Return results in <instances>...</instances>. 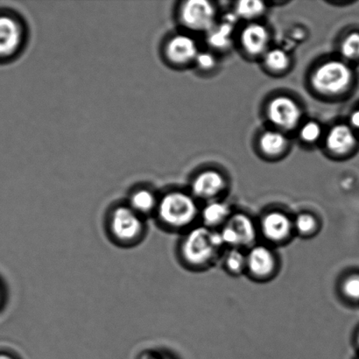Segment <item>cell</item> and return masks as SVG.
I'll list each match as a JSON object with an SVG mask.
<instances>
[{
	"label": "cell",
	"instance_id": "1",
	"mask_svg": "<svg viewBox=\"0 0 359 359\" xmlns=\"http://www.w3.org/2000/svg\"><path fill=\"white\" fill-rule=\"evenodd\" d=\"M358 76L354 65L342 58L320 62L309 76V86L318 96L340 100L349 97L356 89Z\"/></svg>",
	"mask_w": 359,
	"mask_h": 359
},
{
	"label": "cell",
	"instance_id": "2",
	"mask_svg": "<svg viewBox=\"0 0 359 359\" xmlns=\"http://www.w3.org/2000/svg\"><path fill=\"white\" fill-rule=\"evenodd\" d=\"M224 246L219 232L207 226L192 229L183 238L181 255L192 266H203L213 262Z\"/></svg>",
	"mask_w": 359,
	"mask_h": 359
},
{
	"label": "cell",
	"instance_id": "3",
	"mask_svg": "<svg viewBox=\"0 0 359 359\" xmlns=\"http://www.w3.org/2000/svg\"><path fill=\"white\" fill-rule=\"evenodd\" d=\"M198 212L196 198L191 194L172 191L159 200L156 214L163 226L181 230L193 224Z\"/></svg>",
	"mask_w": 359,
	"mask_h": 359
},
{
	"label": "cell",
	"instance_id": "4",
	"mask_svg": "<svg viewBox=\"0 0 359 359\" xmlns=\"http://www.w3.org/2000/svg\"><path fill=\"white\" fill-rule=\"evenodd\" d=\"M107 226L111 238L121 245L138 243L146 231L145 218L128 205L118 206L112 210Z\"/></svg>",
	"mask_w": 359,
	"mask_h": 359
},
{
	"label": "cell",
	"instance_id": "5",
	"mask_svg": "<svg viewBox=\"0 0 359 359\" xmlns=\"http://www.w3.org/2000/svg\"><path fill=\"white\" fill-rule=\"evenodd\" d=\"M265 114L273 129L285 133L297 131L304 119V109L287 95H277L267 102Z\"/></svg>",
	"mask_w": 359,
	"mask_h": 359
},
{
	"label": "cell",
	"instance_id": "6",
	"mask_svg": "<svg viewBox=\"0 0 359 359\" xmlns=\"http://www.w3.org/2000/svg\"><path fill=\"white\" fill-rule=\"evenodd\" d=\"M323 142L327 154L335 159H349L359 151V136L347 121L333 125Z\"/></svg>",
	"mask_w": 359,
	"mask_h": 359
},
{
	"label": "cell",
	"instance_id": "7",
	"mask_svg": "<svg viewBox=\"0 0 359 359\" xmlns=\"http://www.w3.org/2000/svg\"><path fill=\"white\" fill-rule=\"evenodd\" d=\"M180 20L189 30L208 34L217 24V9L207 0H189L180 9Z\"/></svg>",
	"mask_w": 359,
	"mask_h": 359
},
{
	"label": "cell",
	"instance_id": "8",
	"mask_svg": "<svg viewBox=\"0 0 359 359\" xmlns=\"http://www.w3.org/2000/svg\"><path fill=\"white\" fill-rule=\"evenodd\" d=\"M224 245L242 248L252 245L257 237V230L252 218L243 213L231 214L219 232Z\"/></svg>",
	"mask_w": 359,
	"mask_h": 359
},
{
	"label": "cell",
	"instance_id": "9",
	"mask_svg": "<svg viewBox=\"0 0 359 359\" xmlns=\"http://www.w3.org/2000/svg\"><path fill=\"white\" fill-rule=\"evenodd\" d=\"M270 41L269 28L259 21L246 24L239 33V45L248 57L262 58L270 48Z\"/></svg>",
	"mask_w": 359,
	"mask_h": 359
},
{
	"label": "cell",
	"instance_id": "10",
	"mask_svg": "<svg viewBox=\"0 0 359 359\" xmlns=\"http://www.w3.org/2000/svg\"><path fill=\"white\" fill-rule=\"evenodd\" d=\"M227 188V180L220 171L209 168L203 170L194 178L191 183V195L195 198L208 202L217 200Z\"/></svg>",
	"mask_w": 359,
	"mask_h": 359
},
{
	"label": "cell",
	"instance_id": "11",
	"mask_svg": "<svg viewBox=\"0 0 359 359\" xmlns=\"http://www.w3.org/2000/svg\"><path fill=\"white\" fill-rule=\"evenodd\" d=\"M200 49L196 41L189 35H175L168 41L166 55L175 65L185 66L195 62Z\"/></svg>",
	"mask_w": 359,
	"mask_h": 359
},
{
	"label": "cell",
	"instance_id": "12",
	"mask_svg": "<svg viewBox=\"0 0 359 359\" xmlns=\"http://www.w3.org/2000/svg\"><path fill=\"white\" fill-rule=\"evenodd\" d=\"M257 147L260 154L266 159H280L290 149V140L287 133L273 128L266 129L260 133Z\"/></svg>",
	"mask_w": 359,
	"mask_h": 359
},
{
	"label": "cell",
	"instance_id": "13",
	"mask_svg": "<svg viewBox=\"0 0 359 359\" xmlns=\"http://www.w3.org/2000/svg\"><path fill=\"white\" fill-rule=\"evenodd\" d=\"M294 224L286 214L280 211H270L263 217L260 223L264 237L272 242H281L290 237Z\"/></svg>",
	"mask_w": 359,
	"mask_h": 359
},
{
	"label": "cell",
	"instance_id": "14",
	"mask_svg": "<svg viewBox=\"0 0 359 359\" xmlns=\"http://www.w3.org/2000/svg\"><path fill=\"white\" fill-rule=\"evenodd\" d=\"M276 259L272 250L265 245H256L246 255V269L258 278L271 276L276 270Z\"/></svg>",
	"mask_w": 359,
	"mask_h": 359
},
{
	"label": "cell",
	"instance_id": "15",
	"mask_svg": "<svg viewBox=\"0 0 359 359\" xmlns=\"http://www.w3.org/2000/svg\"><path fill=\"white\" fill-rule=\"evenodd\" d=\"M21 38L20 24L12 18L0 17V57L13 55L20 47Z\"/></svg>",
	"mask_w": 359,
	"mask_h": 359
},
{
	"label": "cell",
	"instance_id": "16",
	"mask_svg": "<svg viewBox=\"0 0 359 359\" xmlns=\"http://www.w3.org/2000/svg\"><path fill=\"white\" fill-rule=\"evenodd\" d=\"M262 65L267 72L279 76L286 73L292 66V57L280 48H269L262 57Z\"/></svg>",
	"mask_w": 359,
	"mask_h": 359
},
{
	"label": "cell",
	"instance_id": "17",
	"mask_svg": "<svg viewBox=\"0 0 359 359\" xmlns=\"http://www.w3.org/2000/svg\"><path fill=\"white\" fill-rule=\"evenodd\" d=\"M231 216L230 206L217 199L208 202L202 210L204 224L209 228L224 225Z\"/></svg>",
	"mask_w": 359,
	"mask_h": 359
},
{
	"label": "cell",
	"instance_id": "18",
	"mask_svg": "<svg viewBox=\"0 0 359 359\" xmlns=\"http://www.w3.org/2000/svg\"><path fill=\"white\" fill-rule=\"evenodd\" d=\"M159 200L149 189H139L130 196L128 205L135 212L145 218L149 215L156 213Z\"/></svg>",
	"mask_w": 359,
	"mask_h": 359
},
{
	"label": "cell",
	"instance_id": "19",
	"mask_svg": "<svg viewBox=\"0 0 359 359\" xmlns=\"http://www.w3.org/2000/svg\"><path fill=\"white\" fill-rule=\"evenodd\" d=\"M266 11L265 2L259 0H241L235 4L234 15L239 20L248 21V23L255 22L265 15Z\"/></svg>",
	"mask_w": 359,
	"mask_h": 359
},
{
	"label": "cell",
	"instance_id": "20",
	"mask_svg": "<svg viewBox=\"0 0 359 359\" xmlns=\"http://www.w3.org/2000/svg\"><path fill=\"white\" fill-rule=\"evenodd\" d=\"M340 57L351 65L359 63V29H354L344 35L339 44Z\"/></svg>",
	"mask_w": 359,
	"mask_h": 359
},
{
	"label": "cell",
	"instance_id": "21",
	"mask_svg": "<svg viewBox=\"0 0 359 359\" xmlns=\"http://www.w3.org/2000/svg\"><path fill=\"white\" fill-rule=\"evenodd\" d=\"M299 140L306 146H315L323 142L325 133L318 121H308L302 122L297 130Z\"/></svg>",
	"mask_w": 359,
	"mask_h": 359
},
{
	"label": "cell",
	"instance_id": "22",
	"mask_svg": "<svg viewBox=\"0 0 359 359\" xmlns=\"http://www.w3.org/2000/svg\"><path fill=\"white\" fill-rule=\"evenodd\" d=\"M232 25L224 22L216 25L212 30L208 33V41L210 47L217 50H225L231 44Z\"/></svg>",
	"mask_w": 359,
	"mask_h": 359
},
{
	"label": "cell",
	"instance_id": "23",
	"mask_svg": "<svg viewBox=\"0 0 359 359\" xmlns=\"http://www.w3.org/2000/svg\"><path fill=\"white\" fill-rule=\"evenodd\" d=\"M224 262L231 273H241L246 269V253L239 248H231L225 256Z\"/></svg>",
	"mask_w": 359,
	"mask_h": 359
},
{
	"label": "cell",
	"instance_id": "24",
	"mask_svg": "<svg viewBox=\"0 0 359 359\" xmlns=\"http://www.w3.org/2000/svg\"><path fill=\"white\" fill-rule=\"evenodd\" d=\"M294 228L298 233L304 236L314 233L318 227V220L316 217L309 213H301L298 215L294 222Z\"/></svg>",
	"mask_w": 359,
	"mask_h": 359
},
{
	"label": "cell",
	"instance_id": "25",
	"mask_svg": "<svg viewBox=\"0 0 359 359\" xmlns=\"http://www.w3.org/2000/svg\"><path fill=\"white\" fill-rule=\"evenodd\" d=\"M194 63L201 72L208 74L217 69L218 59L212 51H200Z\"/></svg>",
	"mask_w": 359,
	"mask_h": 359
},
{
	"label": "cell",
	"instance_id": "26",
	"mask_svg": "<svg viewBox=\"0 0 359 359\" xmlns=\"http://www.w3.org/2000/svg\"><path fill=\"white\" fill-rule=\"evenodd\" d=\"M343 291L351 300L359 301V276L347 278L343 284Z\"/></svg>",
	"mask_w": 359,
	"mask_h": 359
},
{
	"label": "cell",
	"instance_id": "27",
	"mask_svg": "<svg viewBox=\"0 0 359 359\" xmlns=\"http://www.w3.org/2000/svg\"><path fill=\"white\" fill-rule=\"evenodd\" d=\"M347 123L356 132L359 136V104L351 111Z\"/></svg>",
	"mask_w": 359,
	"mask_h": 359
},
{
	"label": "cell",
	"instance_id": "28",
	"mask_svg": "<svg viewBox=\"0 0 359 359\" xmlns=\"http://www.w3.org/2000/svg\"><path fill=\"white\" fill-rule=\"evenodd\" d=\"M138 359H172L168 355L156 351H146L140 355Z\"/></svg>",
	"mask_w": 359,
	"mask_h": 359
},
{
	"label": "cell",
	"instance_id": "29",
	"mask_svg": "<svg viewBox=\"0 0 359 359\" xmlns=\"http://www.w3.org/2000/svg\"><path fill=\"white\" fill-rule=\"evenodd\" d=\"M0 359H16V358H13V356H11V355H8V354L0 353Z\"/></svg>",
	"mask_w": 359,
	"mask_h": 359
},
{
	"label": "cell",
	"instance_id": "30",
	"mask_svg": "<svg viewBox=\"0 0 359 359\" xmlns=\"http://www.w3.org/2000/svg\"><path fill=\"white\" fill-rule=\"evenodd\" d=\"M358 343H359V337H358Z\"/></svg>",
	"mask_w": 359,
	"mask_h": 359
}]
</instances>
